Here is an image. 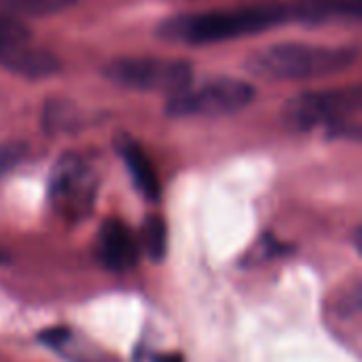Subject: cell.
I'll use <instances>...</instances> for the list:
<instances>
[{"instance_id": "cell-11", "label": "cell", "mask_w": 362, "mask_h": 362, "mask_svg": "<svg viewBox=\"0 0 362 362\" xmlns=\"http://www.w3.org/2000/svg\"><path fill=\"white\" fill-rule=\"evenodd\" d=\"M74 2L76 0H0V15L19 21L28 17H49L66 11Z\"/></svg>"}, {"instance_id": "cell-1", "label": "cell", "mask_w": 362, "mask_h": 362, "mask_svg": "<svg viewBox=\"0 0 362 362\" xmlns=\"http://www.w3.org/2000/svg\"><path fill=\"white\" fill-rule=\"evenodd\" d=\"M286 21H293L291 4H255L227 11L176 15L157 25V36L168 42L210 45L252 36Z\"/></svg>"}, {"instance_id": "cell-3", "label": "cell", "mask_w": 362, "mask_h": 362, "mask_svg": "<svg viewBox=\"0 0 362 362\" xmlns=\"http://www.w3.org/2000/svg\"><path fill=\"white\" fill-rule=\"evenodd\" d=\"M255 100V87L240 78L216 76L199 85L189 83L170 95L165 112L170 117H225L240 112Z\"/></svg>"}, {"instance_id": "cell-10", "label": "cell", "mask_w": 362, "mask_h": 362, "mask_svg": "<svg viewBox=\"0 0 362 362\" xmlns=\"http://www.w3.org/2000/svg\"><path fill=\"white\" fill-rule=\"evenodd\" d=\"M117 146H119V155L123 157V161H125V165H127V170L132 174V180H134L136 189L140 191V195L155 202L159 197L161 187H159L157 172H155L148 155L144 153V148L138 142H134L132 138H127V136H121Z\"/></svg>"}, {"instance_id": "cell-4", "label": "cell", "mask_w": 362, "mask_h": 362, "mask_svg": "<svg viewBox=\"0 0 362 362\" xmlns=\"http://www.w3.org/2000/svg\"><path fill=\"white\" fill-rule=\"evenodd\" d=\"M104 76L125 89L172 95L193 83V66L174 57H119L104 66Z\"/></svg>"}, {"instance_id": "cell-9", "label": "cell", "mask_w": 362, "mask_h": 362, "mask_svg": "<svg viewBox=\"0 0 362 362\" xmlns=\"http://www.w3.org/2000/svg\"><path fill=\"white\" fill-rule=\"evenodd\" d=\"M0 64L13 74H19L23 78H47L59 72V59L51 51L40 47H30L28 42L0 55Z\"/></svg>"}, {"instance_id": "cell-12", "label": "cell", "mask_w": 362, "mask_h": 362, "mask_svg": "<svg viewBox=\"0 0 362 362\" xmlns=\"http://www.w3.org/2000/svg\"><path fill=\"white\" fill-rule=\"evenodd\" d=\"M142 246H144V252L155 263H159L165 257L168 229H165V221L161 216H148L144 221V227H142Z\"/></svg>"}, {"instance_id": "cell-7", "label": "cell", "mask_w": 362, "mask_h": 362, "mask_svg": "<svg viewBox=\"0 0 362 362\" xmlns=\"http://www.w3.org/2000/svg\"><path fill=\"white\" fill-rule=\"evenodd\" d=\"M100 259L112 272L129 269L138 259V242L121 221H106L100 229Z\"/></svg>"}, {"instance_id": "cell-6", "label": "cell", "mask_w": 362, "mask_h": 362, "mask_svg": "<svg viewBox=\"0 0 362 362\" xmlns=\"http://www.w3.org/2000/svg\"><path fill=\"white\" fill-rule=\"evenodd\" d=\"M49 193L57 206L76 216L91 204L93 174L78 155H64L51 172Z\"/></svg>"}, {"instance_id": "cell-16", "label": "cell", "mask_w": 362, "mask_h": 362, "mask_svg": "<svg viewBox=\"0 0 362 362\" xmlns=\"http://www.w3.org/2000/svg\"><path fill=\"white\" fill-rule=\"evenodd\" d=\"M161 362H182V358L178 354H170V356H163Z\"/></svg>"}, {"instance_id": "cell-5", "label": "cell", "mask_w": 362, "mask_h": 362, "mask_svg": "<svg viewBox=\"0 0 362 362\" xmlns=\"http://www.w3.org/2000/svg\"><path fill=\"white\" fill-rule=\"evenodd\" d=\"M361 87H337L320 89L295 95L284 106V121L299 132L314 129L320 125L333 129H346L354 115L361 110Z\"/></svg>"}, {"instance_id": "cell-2", "label": "cell", "mask_w": 362, "mask_h": 362, "mask_svg": "<svg viewBox=\"0 0 362 362\" xmlns=\"http://www.w3.org/2000/svg\"><path fill=\"white\" fill-rule=\"evenodd\" d=\"M354 62L356 51L352 47L280 42L250 53L244 68L265 81H310L344 72Z\"/></svg>"}, {"instance_id": "cell-13", "label": "cell", "mask_w": 362, "mask_h": 362, "mask_svg": "<svg viewBox=\"0 0 362 362\" xmlns=\"http://www.w3.org/2000/svg\"><path fill=\"white\" fill-rule=\"evenodd\" d=\"M28 40H30V32L23 21L0 15V55H4L6 51L19 45H25Z\"/></svg>"}, {"instance_id": "cell-15", "label": "cell", "mask_w": 362, "mask_h": 362, "mask_svg": "<svg viewBox=\"0 0 362 362\" xmlns=\"http://www.w3.org/2000/svg\"><path fill=\"white\" fill-rule=\"evenodd\" d=\"M68 339H70V333L66 329H51L40 335V341L47 344L49 348H62Z\"/></svg>"}, {"instance_id": "cell-14", "label": "cell", "mask_w": 362, "mask_h": 362, "mask_svg": "<svg viewBox=\"0 0 362 362\" xmlns=\"http://www.w3.org/2000/svg\"><path fill=\"white\" fill-rule=\"evenodd\" d=\"M28 146L23 142H2L0 144V178L15 170L25 159Z\"/></svg>"}, {"instance_id": "cell-8", "label": "cell", "mask_w": 362, "mask_h": 362, "mask_svg": "<svg viewBox=\"0 0 362 362\" xmlns=\"http://www.w3.org/2000/svg\"><path fill=\"white\" fill-rule=\"evenodd\" d=\"M362 0H299L293 6V21L301 23H333L361 19Z\"/></svg>"}]
</instances>
